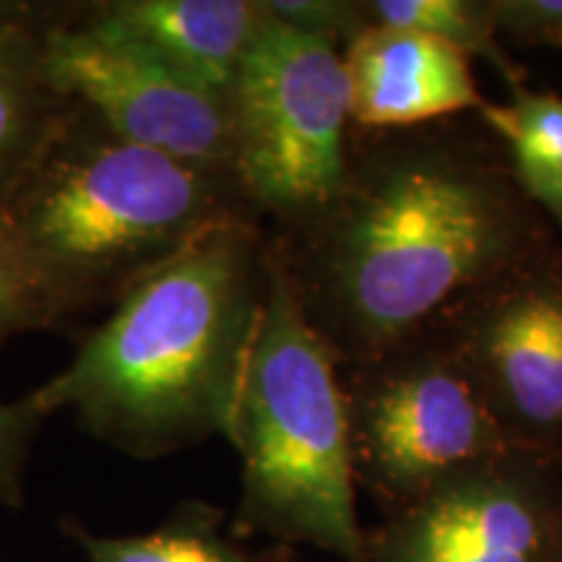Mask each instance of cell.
<instances>
[{
  "mask_svg": "<svg viewBox=\"0 0 562 562\" xmlns=\"http://www.w3.org/2000/svg\"><path fill=\"white\" fill-rule=\"evenodd\" d=\"M263 5L281 24L326 37L336 45L344 42V47L372 26L368 0H263Z\"/></svg>",
  "mask_w": 562,
  "mask_h": 562,
  "instance_id": "obj_17",
  "label": "cell"
},
{
  "mask_svg": "<svg viewBox=\"0 0 562 562\" xmlns=\"http://www.w3.org/2000/svg\"><path fill=\"white\" fill-rule=\"evenodd\" d=\"M42 76L50 94L76 100L115 136L232 180L229 102L180 79L133 42L89 21L47 30Z\"/></svg>",
  "mask_w": 562,
  "mask_h": 562,
  "instance_id": "obj_9",
  "label": "cell"
},
{
  "mask_svg": "<svg viewBox=\"0 0 562 562\" xmlns=\"http://www.w3.org/2000/svg\"><path fill=\"white\" fill-rule=\"evenodd\" d=\"M368 11L372 24L446 42L467 58L495 66L510 89L524 87V68L501 47L487 0H368Z\"/></svg>",
  "mask_w": 562,
  "mask_h": 562,
  "instance_id": "obj_14",
  "label": "cell"
},
{
  "mask_svg": "<svg viewBox=\"0 0 562 562\" xmlns=\"http://www.w3.org/2000/svg\"><path fill=\"white\" fill-rule=\"evenodd\" d=\"M269 248L243 211L209 222L133 279L66 370L26 398L45 417L70 409L83 430L136 459L229 440Z\"/></svg>",
  "mask_w": 562,
  "mask_h": 562,
  "instance_id": "obj_2",
  "label": "cell"
},
{
  "mask_svg": "<svg viewBox=\"0 0 562 562\" xmlns=\"http://www.w3.org/2000/svg\"><path fill=\"white\" fill-rule=\"evenodd\" d=\"M560 461H562V453H560Z\"/></svg>",
  "mask_w": 562,
  "mask_h": 562,
  "instance_id": "obj_22",
  "label": "cell"
},
{
  "mask_svg": "<svg viewBox=\"0 0 562 562\" xmlns=\"http://www.w3.org/2000/svg\"><path fill=\"white\" fill-rule=\"evenodd\" d=\"M229 442L243 461L235 537L364 562L339 360L307 318L284 245L269 248Z\"/></svg>",
  "mask_w": 562,
  "mask_h": 562,
  "instance_id": "obj_4",
  "label": "cell"
},
{
  "mask_svg": "<svg viewBox=\"0 0 562 562\" xmlns=\"http://www.w3.org/2000/svg\"><path fill=\"white\" fill-rule=\"evenodd\" d=\"M339 199L290 256L307 318L339 364L432 328L463 297L558 250L508 159L456 128L375 131Z\"/></svg>",
  "mask_w": 562,
  "mask_h": 562,
  "instance_id": "obj_1",
  "label": "cell"
},
{
  "mask_svg": "<svg viewBox=\"0 0 562 562\" xmlns=\"http://www.w3.org/2000/svg\"><path fill=\"white\" fill-rule=\"evenodd\" d=\"M497 34L562 50V0H487Z\"/></svg>",
  "mask_w": 562,
  "mask_h": 562,
  "instance_id": "obj_19",
  "label": "cell"
},
{
  "mask_svg": "<svg viewBox=\"0 0 562 562\" xmlns=\"http://www.w3.org/2000/svg\"><path fill=\"white\" fill-rule=\"evenodd\" d=\"M554 562H562V516H560V529H558V544H554Z\"/></svg>",
  "mask_w": 562,
  "mask_h": 562,
  "instance_id": "obj_21",
  "label": "cell"
},
{
  "mask_svg": "<svg viewBox=\"0 0 562 562\" xmlns=\"http://www.w3.org/2000/svg\"><path fill=\"white\" fill-rule=\"evenodd\" d=\"M341 55L351 123L364 131L422 128L487 104L467 55L427 34L372 24Z\"/></svg>",
  "mask_w": 562,
  "mask_h": 562,
  "instance_id": "obj_10",
  "label": "cell"
},
{
  "mask_svg": "<svg viewBox=\"0 0 562 562\" xmlns=\"http://www.w3.org/2000/svg\"><path fill=\"white\" fill-rule=\"evenodd\" d=\"M58 318V305L0 232V341Z\"/></svg>",
  "mask_w": 562,
  "mask_h": 562,
  "instance_id": "obj_16",
  "label": "cell"
},
{
  "mask_svg": "<svg viewBox=\"0 0 562 562\" xmlns=\"http://www.w3.org/2000/svg\"><path fill=\"white\" fill-rule=\"evenodd\" d=\"M518 448L562 453V250L463 297L430 328Z\"/></svg>",
  "mask_w": 562,
  "mask_h": 562,
  "instance_id": "obj_7",
  "label": "cell"
},
{
  "mask_svg": "<svg viewBox=\"0 0 562 562\" xmlns=\"http://www.w3.org/2000/svg\"><path fill=\"white\" fill-rule=\"evenodd\" d=\"M562 461L513 448L364 529V562H554Z\"/></svg>",
  "mask_w": 562,
  "mask_h": 562,
  "instance_id": "obj_8",
  "label": "cell"
},
{
  "mask_svg": "<svg viewBox=\"0 0 562 562\" xmlns=\"http://www.w3.org/2000/svg\"><path fill=\"white\" fill-rule=\"evenodd\" d=\"M87 21L229 102L266 9L263 0H115L97 5Z\"/></svg>",
  "mask_w": 562,
  "mask_h": 562,
  "instance_id": "obj_11",
  "label": "cell"
},
{
  "mask_svg": "<svg viewBox=\"0 0 562 562\" xmlns=\"http://www.w3.org/2000/svg\"><path fill=\"white\" fill-rule=\"evenodd\" d=\"M45 414L30 398L19 404H0V505L21 508L30 446Z\"/></svg>",
  "mask_w": 562,
  "mask_h": 562,
  "instance_id": "obj_18",
  "label": "cell"
},
{
  "mask_svg": "<svg viewBox=\"0 0 562 562\" xmlns=\"http://www.w3.org/2000/svg\"><path fill=\"white\" fill-rule=\"evenodd\" d=\"M63 529L89 562H300L292 547H250L224 529L220 508L199 501L178 505L165 524L144 533L108 537L76 521Z\"/></svg>",
  "mask_w": 562,
  "mask_h": 562,
  "instance_id": "obj_12",
  "label": "cell"
},
{
  "mask_svg": "<svg viewBox=\"0 0 562 562\" xmlns=\"http://www.w3.org/2000/svg\"><path fill=\"white\" fill-rule=\"evenodd\" d=\"M235 195L232 180L131 144L79 104L0 180V232L66 315L240 214Z\"/></svg>",
  "mask_w": 562,
  "mask_h": 562,
  "instance_id": "obj_3",
  "label": "cell"
},
{
  "mask_svg": "<svg viewBox=\"0 0 562 562\" xmlns=\"http://www.w3.org/2000/svg\"><path fill=\"white\" fill-rule=\"evenodd\" d=\"M480 117L503 138L526 199L562 229V97L518 87L508 102L484 104Z\"/></svg>",
  "mask_w": 562,
  "mask_h": 562,
  "instance_id": "obj_13",
  "label": "cell"
},
{
  "mask_svg": "<svg viewBox=\"0 0 562 562\" xmlns=\"http://www.w3.org/2000/svg\"><path fill=\"white\" fill-rule=\"evenodd\" d=\"M42 16H45L42 5L9 3V0H0V32L40 30Z\"/></svg>",
  "mask_w": 562,
  "mask_h": 562,
  "instance_id": "obj_20",
  "label": "cell"
},
{
  "mask_svg": "<svg viewBox=\"0 0 562 562\" xmlns=\"http://www.w3.org/2000/svg\"><path fill=\"white\" fill-rule=\"evenodd\" d=\"M339 375L355 480L385 513L518 448L430 328Z\"/></svg>",
  "mask_w": 562,
  "mask_h": 562,
  "instance_id": "obj_6",
  "label": "cell"
},
{
  "mask_svg": "<svg viewBox=\"0 0 562 562\" xmlns=\"http://www.w3.org/2000/svg\"><path fill=\"white\" fill-rule=\"evenodd\" d=\"M40 30L0 32V180L30 154L50 123Z\"/></svg>",
  "mask_w": 562,
  "mask_h": 562,
  "instance_id": "obj_15",
  "label": "cell"
},
{
  "mask_svg": "<svg viewBox=\"0 0 562 562\" xmlns=\"http://www.w3.org/2000/svg\"><path fill=\"white\" fill-rule=\"evenodd\" d=\"M266 9V5H263ZM240 199L311 224L349 175V79L339 45L266 11L229 97Z\"/></svg>",
  "mask_w": 562,
  "mask_h": 562,
  "instance_id": "obj_5",
  "label": "cell"
}]
</instances>
